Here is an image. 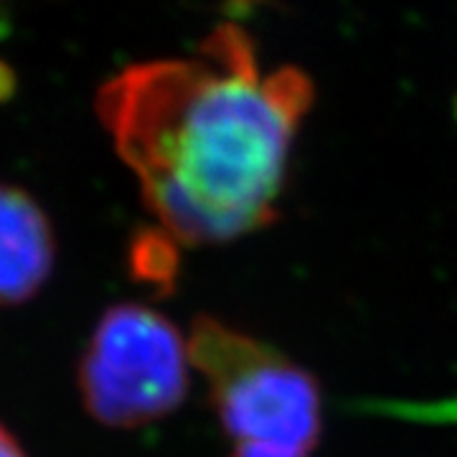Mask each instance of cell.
Instances as JSON below:
<instances>
[{
    "mask_svg": "<svg viewBox=\"0 0 457 457\" xmlns=\"http://www.w3.org/2000/svg\"><path fill=\"white\" fill-rule=\"evenodd\" d=\"M176 239L165 231H145L132 242V272L153 285L176 278Z\"/></svg>",
    "mask_w": 457,
    "mask_h": 457,
    "instance_id": "cell-5",
    "label": "cell"
},
{
    "mask_svg": "<svg viewBox=\"0 0 457 457\" xmlns=\"http://www.w3.org/2000/svg\"><path fill=\"white\" fill-rule=\"evenodd\" d=\"M16 92H18L16 69L8 64V62H3V59H0V102L13 99L16 97Z\"/></svg>",
    "mask_w": 457,
    "mask_h": 457,
    "instance_id": "cell-7",
    "label": "cell"
},
{
    "mask_svg": "<svg viewBox=\"0 0 457 457\" xmlns=\"http://www.w3.org/2000/svg\"><path fill=\"white\" fill-rule=\"evenodd\" d=\"M0 457H26L18 442L11 437V432H5L3 427H0Z\"/></svg>",
    "mask_w": 457,
    "mask_h": 457,
    "instance_id": "cell-9",
    "label": "cell"
},
{
    "mask_svg": "<svg viewBox=\"0 0 457 457\" xmlns=\"http://www.w3.org/2000/svg\"><path fill=\"white\" fill-rule=\"evenodd\" d=\"M312 99L303 69L267 64L231 21L191 59L120 71L99 89L97 114L165 234L221 245L278 216Z\"/></svg>",
    "mask_w": 457,
    "mask_h": 457,
    "instance_id": "cell-1",
    "label": "cell"
},
{
    "mask_svg": "<svg viewBox=\"0 0 457 457\" xmlns=\"http://www.w3.org/2000/svg\"><path fill=\"white\" fill-rule=\"evenodd\" d=\"M13 33V11L8 0H0V41H5Z\"/></svg>",
    "mask_w": 457,
    "mask_h": 457,
    "instance_id": "cell-8",
    "label": "cell"
},
{
    "mask_svg": "<svg viewBox=\"0 0 457 457\" xmlns=\"http://www.w3.org/2000/svg\"><path fill=\"white\" fill-rule=\"evenodd\" d=\"M231 457H312L311 453H300L290 447H275V445H234Z\"/></svg>",
    "mask_w": 457,
    "mask_h": 457,
    "instance_id": "cell-6",
    "label": "cell"
},
{
    "mask_svg": "<svg viewBox=\"0 0 457 457\" xmlns=\"http://www.w3.org/2000/svg\"><path fill=\"white\" fill-rule=\"evenodd\" d=\"M191 363L209 381L216 417L234 445L311 453L320 440L318 381L272 345L201 315L188 338Z\"/></svg>",
    "mask_w": 457,
    "mask_h": 457,
    "instance_id": "cell-2",
    "label": "cell"
},
{
    "mask_svg": "<svg viewBox=\"0 0 457 457\" xmlns=\"http://www.w3.org/2000/svg\"><path fill=\"white\" fill-rule=\"evenodd\" d=\"M188 343L145 305L102 315L79 366L89 414L110 427H140L180 407L188 392Z\"/></svg>",
    "mask_w": 457,
    "mask_h": 457,
    "instance_id": "cell-3",
    "label": "cell"
},
{
    "mask_svg": "<svg viewBox=\"0 0 457 457\" xmlns=\"http://www.w3.org/2000/svg\"><path fill=\"white\" fill-rule=\"evenodd\" d=\"M54 267V234L26 191L0 183V305L38 293Z\"/></svg>",
    "mask_w": 457,
    "mask_h": 457,
    "instance_id": "cell-4",
    "label": "cell"
}]
</instances>
